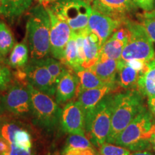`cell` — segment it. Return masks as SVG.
I'll use <instances>...</instances> for the list:
<instances>
[{"label":"cell","mask_w":155,"mask_h":155,"mask_svg":"<svg viewBox=\"0 0 155 155\" xmlns=\"http://www.w3.org/2000/svg\"><path fill=\"white\" fill-rule=\"evenodd\" d=\"M26 36L31 60L48 57L50 50V19L41 4L30 9L26 24Z\"/></svg>","instance_id":"obj_1"},{"label":"cell","mask_w":155,"mask_h":155,"mask_svg":"<svg viewBox=\"0 0 155 155\" xmlns=\"http://www.w3.org/2000/svg\"><path fill=\"white\" fill-rule=\"evenodd\" d=\"M144 96L138 89L122 91L114 95L111 129L106 142L114 144L117 136L145 106Z\"/></svg>","instance_id":"obj_2"},{"label":"cell","mask_w":155,"mask_h":155,"mask_svg":"<svg viewBox=\"0 0 155 155\" xmlns=\"http://www.w3.org/2000/svg\"><path fill=\"white\" fill-rule=\"evenodd\" d=\"M154 120V116L146 106L117 136L114 144L125 147L131 152L152 150L150 137Z\"/></svg>","instance_id":"obj_3"},{"label":"cell","mask_w":155,"mask_h":155,"mask_svg":"<svg viewBox=\"0 0 155 155\" xmlns=\"http://www.w3.org/2000/svg\"><path fill=\"white\" fill-rule=\"evenodd\" d=\"M114 95L104 97L93 108L85 113L86 133L95 147H99L107 141L111 129L114 107Z\"/></svg>","instance_id":"obj_4"},{"label":"cell","mask_w":155,"mask_h":155,"mask_svg":"<svg viewBox=\"0 0 155 155\" xmlns=\"http://www.w3.org/2000/svg\"><path fill=\"white\" fill-rule=\"evenodd\" d=\"M31 97V114L35 123L46 130L50 131L59 124L63 110L52 96L40 91L28 83Z\"/></svg>","instance_id":"obj_5"},{"label":"cell","mask_w":155,"mask_h":155,"mask_svg":"<svg viewBox=\"0 0 155 155\" xmlns=\"http://www.w3.org/2000/svg\"><path fill=\"white\" fill-rule=\"evenodd\" d=\"M124 24L130 32V38L122 52L121 60L149 62L155 58L153 41L139 22L128 19Z\"/></svg>","instance_id":"obj_6"},{"label":"cell","mask_w":155,"mask_h":155,"mask_svg":"<svg viewBox=\"0 0 155 155\" xmlns=\"http://www.w3.org/2000/svg\"><path fill=\"white\" fill-rule=\"evenodd\" d=\"M47 7L75 32L88 28L89 18L93 12L91 4L82 0H57Z\"/></svg>","instance_id":"obj_7"},{"label":"cell","mask_w":155,"mask_h":155,"mask_svg":"<svg viewBox=\"0 0 155 155\" xmlns=\"http://www.w3.org/2000/svg\"><path fill=\"white\" fill-rule=\"evenodd\" d=\"M2 98L4 107L9 113L19 116L31 114V97L28 84L17 82L12 85Z\"/></svg>","instance_id":"obj_8"},{"label":"cell","mask_w":155,"mask_h":155,"mask_svg":"<svg viewBox=\"0 0 155 155\" xmlns=\"http://www.w3.org/2000/svg\"><path fill=\"white\" fill-rule=\"evenodd\" d=\"M47 9L50 19V50L52 57L61 61L63 58L65 47L71 38L72 30L65 21L54 14L48 7Z\"/></svg>","instance_id":"obj_9"},{"label":"cell","mask_w":155,"mask_h":155,"mask_svg":"<svg viewBox=\"0 0 155 155\" xmlns=\"http://www.w3.org/2000/svg\"><path fill=\"white\" fill-rule=\"evenodd\" d=\"M27 81L32 86L53 97L56 92V86L53 82L51 74L41 60H31L25 68Z\"/></svg>","instance_id":"obj_10"},{"label":"cell","mask_w":155,"mask_h":155,"mask_svg":"<svg viewBox=\"0 0 155 155\" xmlns=\"http://www.w3.org/2000/svg\"><path fill=\"white\" fill-rule=\"evenodd\" d=\"M91 6L94 10L123 23L138 8L132 0H94Z\"/></svg>","instance_id":"obj_11"},{"label":"cell","mask_w":155,"mask_h":155,"mask_svg":"<svg viewBox=\"0 0 155 155\" xmlns=\"http://www.w3.org/2000/svg\"><path fill=\"white\" fill-rule=\"evenodd\" d=\"M61 124L65 132L71 134H86L85 112L78 101H71L64 106Z\"/></svg>","instance_id":"obj_12"},{"label":"cell","mask_w":155,"mask_h":155,"mask_svg":"<svg viewBox=\"0 0 155 155\" xmlns=\"http://www.w3.org/2000/svg\"><path fill=\"white\" fill-rule=\"evenodd\" d=\"M124 24V23L121 21L111 18L93 9L92 14L89 18L88 28L98 37L101 46L102 47L112 34Z\"/></svg>","instance_id":"obj_13"},{"label":"cell","mask_w":155,"mask_h":155,"mask_svg":"<svg viewBox=\"0 0 155 155\" xmlns=\"http://www.w3.org/2000/svg\"><path fill=\"white\" fill-rule=\"evenodd\" d=\"M80 93V82L73 70L67 68L56 87L55 99L59 105L71 101Z\"/></svg>","instance_id":"obj_14"},{"label":"cell","mask_w":155,"mask_h":155,"mask_svg":"<svg viewBox=\"0 0 155 155\" xmlns=\"http://www.w3.org/2000/svg\"><path fill=\"white\" fill-rule=\"evenodd\" d=\"M118 83H107L98 88L83 90L79 93L78 98L85 113L96 107L104 97L111 94L122 91Z\"/></svg>","instance_id":"obj_15"},{"label":"cell","mask_w":155,"mask_h":155,"mask_svg":"<svg viewBox=\"0 0 155 155\" xmlns=\"http://www.w3.org/2000/svg\"><path fill=\"white\" fill-rule=\"evenodd\" d=\"M101 46L99 40L94 33L87 28L83 30V52L85 61L83 68H90L94 66L100 57Z\"/></svg>","instance_id":"obj_16"},{"label":"cell","mask_w":155,"mask_h":155,"mask_svg":"<svg viewBox=\"0 0 155 155\" xmlns=\"http://www.w3.org/2000/svg\"><path fill=\"white\" fill-rule=\"evenodd\" d=\"M143 73L134 69L127 62L120 59L118 63L116 81L123 91L137 89L139 78Z\"/></svg>","instance_id":"obj_17"},{"label":"cell","mask_w":155,"mask_h":155,"mask_svg":"<svg viewBox=\"0 0 155 155\" xmlns=\"http://www.w3.org/2000/svg\"><path fill=\"white\" fill-rule=\"evenodd\" d=\"M119 61L100 55L99 59L90 69L106 83H117L116 76Z\"/></svg>","instance_id":"obj_18"},{"label":"cell","mask_w":155,"mask_h":155,"mask_svg":"<svg viewBox=\"0 0 155 155\" xmlns=\"http://www.w3.org/2000/svg\"><path fill=\"white\" fill-rule=\"evenodd\" d=\"M32 0H0V15L14 22L30 8Z\"/></svg>","instance_id":"obj_19"},{"label":"cell","mask_w":155,"mask_h":155,"mask_svg":"<svg viewBox=\"0 0 155 155\" xmlns=\"http://www.w3.org/2000/svg\"><path fill=\"white\" fill-rule=\"evenodd\" d=\"M137 89L147 98L155 96V58L147 63L146 70L139 78Z\"/></svg>","instance_id":"obj_20"},{"label":"cell","mask_w":155,"mask_h":155,"mask_svg":"<svg viewBox=\"0 0 155 155\" xmlns=\"http://www.w3.org/2000/svg\"><path fill=\"white\" fill-rule=\"evenodd\" d=\"M29 46L26 42L15 45L7 60V65L14 69L25 68L28 64Z\"/></svg>","instance_id":"obj_21"},{"label":"cell","mask_w":155,"mask_h":155,"mask_svg":"<svg viewBox=\"0 0 155 155\" xmlns=\"http://www.w3.org/2000/svg\"><path fill=\"white\" fill-rule=\"evenodd\" d=\"M61 62L68 68L73 70V71L83 68L79 63L77 53L76 45V32H73L71 33L68 42L65 47L64 52L63 58Z\"/></svg>","instance_id":"obj_22"},{"label":"cell","mask_w":155,"mask_h":155,"mask_svg":"<svg viewBox=\"0 0 155 155\" xmlns=\"http://www.w3.org/2000/svg\"><path fill=\"white\" fill-rule=\"evenodd\" d=\"M80 82V92L87 89L103 86L107 83L102 81L90 68H81L74 71Z\"/></svg>","instance_id":"obj_23"},{"label":"cell","mask_w":155,"mask_h":155,"mask_svg":"<svg viewBox=\"0 0 155 155\" xmlns=\"http://www.w3.org/2000/svg\"><path fill=\"white\" fill-rule=\"evenodd\" d=\"M126 45V42L111 35L102 45L100 55L119 61L121 59L122 52Z\"/></svg>","instance_id":"obj_24"},{"label":"cell","mask_w":155,"mask_h":155,"mask_svg":"<svg viewBox=\"0 0 155 155\" xmlns=\"http://www.w3.org/2000/svg\"><path fill=\"white\" fill-rule=\"evenodd\" d=\"M15 42L11 29L4 21L0 20V53L3 58L12 51L15 45Z\"/></svg>","instance_id":"obj_25"},{"label":"cell","mask_w":155,"mask_h":155,"mask_svg":"<svg viewBox=\"0 0 155 155\" xmlns=\"http://www.w3.org/2000/svg\"><path fill=\"white\" fill-rule=\"evenodd\" d=\"M94 145L86 135L73 134L67 139L63 152L71 150H88L95 149Z\"/></svg>","instance_id":"obj_26"},{"label":"cell","mask_w":155,"mask_h":155,"mask_svg":"<svg viewBox=\"0 0 155 155\" xmlns=\"http://www.w3.org/2000/svg\"><path fill=\"white\" fill-rule=\"evenodd\" d=\"M42 61H43L44 64L51 74L53 83L57 87L58 81H60L67 67L64 65L61 61L54 58L47 57L43 58Z\"/></svg>","instance_id":"obj_27"},{"label":"cell","mask_w":155,"mask_h":155,"mask_svg":"<svg viewBox=\"0 0 155 155\" xmlns=\"http://www.w3.org/2000/svg\"><path fill=\"white\" fill-rule=\"evenodd\" d=\"M139 22L143 25L153 42H155V8L137 15Z\"/></svg>","instance_id":"obj_28"},{"label":"cell","mask_w":155,"mask_h":155,"mask_svg":"<svg viewBox=\"0 0 155 155\" xmlns=\"http://www.w3.org/2000/svg\"><path fill=\"white\" fill-rule=\"evenodd\" d=\"M131 152L119 145L106 142L98 148L99 155H131Z\"/></svg>","instance_id":"obj_29"},{"label":"cell","mask_w":155,"mask_h":155,"mask_svg":"<svg viewBox=\"0 0 155 155\" xmlns=\"http://www.w3.org/2000/svg\"><path fill=\"white\" fill-rule=\"evenodd\" d=\"M13 144L20 148L29 150L32 147V138L30 134L27 130L19 129L16 131Z\"/></svg>","instance_id":"obj_30"},{"label":"cell","mask_w":155,"mask_h":155,"mask_svg":"<svg viewBox=\"0 0 155 155\" xmlns=\"http://www.w3.org/2000/svg\"><path fill=\"white\" fill-rule=\"evenodd\" d=\"M20 128L15 123H5L0 127V137L7 141L9 144L14 143V137L16 131Z\"/></svg>","instance_id":"obj_31"},{"label":"cell","mask_w":155,"mask_h":155,"mask_svg":"<svg viewBox=\"0 0 155 155\" xmlns=\"http://www.w3.org/2000/svg\"><path fill=\"white\" fill-rule=\"evenodd\" d=\"M12 75L9 67L0 62V91H7L10 86Z\"/></svg>","instance_id":"obj_32"},{"label":"cell","mask_w":155,"mask_h":155,"mask_svg":"<svg viewBox=\"0 0 155 155\" xmlns=\"http://www.w3.org/2000/svg\"><path fill=\"white\" fill-rule=\"evenodd\" d=\"M137 7L144 12L151 11L155 8V0H132Z\"/></svg>","instance_id":"obj_33"},{"label":"cell","mask_w":155,"mask_h":155,"mask_svg":"<svg viewBox=\"0 0 155 155\" xmlns=\"http://www.w3.org/2000/svg\"><path fill=\"white\" fill-rule=\"evenodd\" d=\"M63 155H95L96 154L95 149L88 150H71L63 152Z\"/></svg>","instance_id":"obj_34"},{"label":"cell","mask_w":155,"mask_h":155,"mask_svg":"<svg viewBox=\"0 0 155 155\" xmlns=\"http://www.w3.org/2000/svg\"><path fill=\"white\" fill-rule=\"evenodd\" d=\"M9 155H31V149L26 150L12 144Z\"/></svg>","instance_id":"obj_35"},{"label":"cell","mask_w":155,"mask_h":155,"mask_svg":"<svg viewBox=\"0 0 155 155\" xmlns=\"http://www.w3.org/2000/svg\"><path fill=\"white\" fill-rule=\"evenodd\" d=\"M11 144L5 139L0 137V155H9Z\"/></svg>","instance_id":"obj_36"},{"label":"cell","mask_w":155,"mask_h":155,"mask_svg":"<svg viewBox=\"0 0 155 155\" xmlns=\"http://www.w3.org/2000/svg\"><path fill=\"white\" fill-rule=\"evenodd\" d=\"M147 108L151 112L152 116L155 118V96L147 98Z\"/></svg>","instance_id":"obj_37"},{"label":"cell","mask_w":155,"mask_h":155,"mask_svg":"<svg viewBox=\"0 0 155 155\" xmlns=\"http://www.w3.org/2000/svg\"><path fill=\"white\" fill-rule=\"evenodd\" d=\"M150 142L152 147V150L155 153V118L153 122V124L151 129V137H150Z\"/></svg>","instance_id":"obj_38"},{"label":"cell","mask_w":155,"mask_h":155,"mask_svg":"<svg viewBox=\"0 0 155 155\" xmlns=\"http://www.w3.org/2000/svg\"><path fill=\"white\" fill-rule=\"evenodd\" d=\"M131 155H155V153L152 150H144L131 152Z\"/></svg>","instance_id":"obj_39"},{"label":"cell","mask_w":155,"mask_h":155,"mask_svg":"<svg viewBox=\"0 0 155 155\" xmlns=\"http://www.w3.org/2000/svg\"><path fill=\"white\" fill-rule=\"evenodd\" d=\"M37 2H38L39 4H41L45 7H47V6L51 5L52 3L55 2L57 0H36Z\"/></svg>","instance_id":"obj_40"},{"label":"cell","mask_w":155,"mask_h":155,"mask_svg":"<svg viewBox=\"0 0 155 155\" xmlns=\"http://www.w3.org/2000/svg\"><path fill=\"white\" fill-rule=\"evenodd\" d=\"M5 108L4 107L2 98V96H0V119L4 115V112H5Z\"/></svg>","instance_id":"obj_41"},{"label":"cell","mask_w":155,"mask_h":155,"mask_svg":"<svg viewBox=\"0 0 155 155\" xmlns=\"http://www.w3.org/2000/svg\"><path fill=\"white\" fill-rule=\"evenodd\" d=\"M82 1H84V2H86L88 3V4H92L93 1H94V0H82Z\"/></svg>","instance_id":"obj_42"},{"label":"cell","mask_w":155,"mask_h":155,"mask_svg":"<svg viewBox=\"0 0 155 155\" xmlns=\"http://www.w3.org/2000/svg\"><path fill=\"white\" fill-rule=\"evenodd\" d=\"M4 61V58L2 57V55H1V53H0V62H3Z\"/></svg>","instance_id":"obj_43"},{"label":"cell","mask_w":155,"mask_h":155,"mask_svg":"<svg viewBox=\"0 0 155 155\" xmlns=\"http://www.w3.org/2000/svg\"><path fill=\"white\" fill-rule=\"evenodd\" d=\"M95 155H99V154H95Z\"/></svg>","instance_id":"obj_44"}]
</instances>
